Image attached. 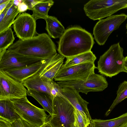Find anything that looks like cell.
<instances>
[{
    "label": "cell",
    "mask_w": 127,
    "mask_h": 127,
    "mask_svg": "<svg viewBox=\"0 0 127 127\" xmlns=\"http://www.w3.org/2000/svg\"><path fill=\"white\" fill-rule=\"evenodd\" d=\"M0 127H12L11 123L7 120L0 117Z\"/></svg>",
    "instance_id": "obj_32"
},
{
    "label": "cell",
    "mask_w": 127,
    "mask_h": 127,
    "mask_svg": "<svg viewBox=\"0 0 127 127\" xmlns=\"http://www.w3.org/2000/svg\"><path fill=\"white\" fill-rule=\"evenodd\" d=\"M36 20L32 15L26 12L20 13L13 24V28L19 39L31 38L38 35L36 32Z\"/></svg>",
    "instance_id": "obj_12"
},
{
    "label": "cell",
    "mask_w": 127,
    "mask_h": 127,
    "mask_svg": "<svg viewBox=\"0 0 127 127\" xmlns=\"http://www.w3.org/2000/svg\"><path fill=\"white\" fill-rule=\"evenodd\" d=\"M46 59L25 67L3 71L14 79L22 82L25 79L38 73Z\"/></svg>",
    "instance_id": "obj_16"
},
{
    "label": "cell",
    "mask_w": 127,
    "mask_h": 127,
    "mask_svg": "<svg viewBox=\"0 0 127 127\" xmlns=\"http://www.w3.org/2000/svg\"><path fill=\"white\" fill-rule=\"evenodd\" d=\"M94 43L91 33L80 27L74 26L65 30L60 38L57 50L67 59L91 51Z\"/></svg>",
    "instance_id": "obj_1"
},
{
    "label": "cell",
    "mask_w": 127,
    "mask_h": 127,
    "mask_svg": "<svg viewBox=\"0 0 127 127\" xmlns=\"http://www.w3.org/2000/svg\"><path fill=\"white\" fill-rule=\"evenodd\" d=\"M127 8V0H91L84 5L86 15L93 20L107 17Z\"/></svg>",
    "instance_id": "obj_4"
},
{
    "label": "cell",
    "mask_w": 127,
    "mask_h": 127,
    "mask_svg": "<svg viewBox=\"0 0 127 127\" xmlns=\"http://www.w3.org/2000/svg\"><path fill=\"white\" fill-rule=\"evenodd\" d=\"M54 82L53 80H49L40 77L37 73L25 79L22 83L28 90L45 93L51 95Z\"/></svg>",
    "instance_id": "obj_15"
},
{
    "label": "cell",
    "mask_w": 127,
    "mask_h": 127,
    "mask_svg": "<svg viewBox=\"0 0 127 127\" xmlns=\"http://www.w3.org/2000/svg\"><path fill=\"white\" fill-rule=\"evenodd\" d=\"M62 88L59 85L54 81L53 87L51 92V95L54 97L57 96L64 97L62 93Z\"/></svg>",
    "instance_id": "obj_27"
},
{
    "label": "cell",
    "mask_w": 127,
    "mask_h": 127,
    "mask_svg": "<svg viewBox=\"0 0 127 127\" xmlns=\"http://www.w3.org/2000/svg\"><path fill=\"white\" fill-rule=\"evenodd\" d=\"M0 117L11 124L16 120L22 119L16 112L15 105L12 100H0Z\"/></svg>",
    "instance_id": "obj_17"
},
{
    "label": "cell",
    "mask_w": 127,
    "mask_h": 127,
    "mask_svg": "<svg viewBox=\"0 0 127 127\" xmlns=\"http://www.w3.org/2000/svg\"><path fill=\"white\" fill-rule=\"evenodd\" d=\"M126 27L127 29V24L126 25ZM126 33L127 34V32Z\"/></svg>",
    "instance_id": "obj_41"
},
{
    "label": "cell",
    "mask_w": 127,
    "mask_h": 127,
    "mask_svg": "<svg viewBox=\"0 0 127 127\" xmlns=\"http://www.w3.org/2000/svg\"><path fill=\"white\" fill-rule=\"evenodd\" d=\"M123 72L127 73V56L124 58Z\"/></svg>",
    "instance_id": "obj_34"
},
{
    "label": "cell",
    "mask_w": 127,
    "mask_h": 127,
    "mask_svg": "<svg viewBox=\"0 0 127 127\" xmlns=\"http://www.w3.org/2000/svg\"><path fill=\"white\" fill-rule=\"evenodd\" d=\"M44 59H45L28 56L7 50L0 58V70L4 71L23 67Z\"/></svg>",
    "instance_id": "obj_11"
},
{
    "label": "cell",
    "mask_w": 127,
    "mask_h": 127,
    "mask_svg": "<svg viewBox=\"0 0 127 127\" xmlns=\"http://www.w3.org/2000/svg\"><path fill=\"white\" fill-rule=\"evenodd\" d=\"M8 50L45 59L49 58L57 53L55 43L46 33L39 34L28 39H19L11 45Z\"/></svg>",
    "instance_id": "obj_2"
},
{
    "label": "cell",
    "mask_w": 127,
    "mask_h": 127,
    "mask_svg": "<svg viewBox=\"0 0 127 127\" xmlns=\"http://www.w3.org/2000/svg\"><path fill=\"white\" fill-rule=\"evenodd\" d=\"M45 20L46 29L49 36L54 38H60L65 30L61 23L55 17L49 15Z\"/></svg>",
    "instance_id": "obj_19"
},
{
    "label": "cell",
    "mask_w": 127,
    "mask_h": 127,
    "mask_svg": "<svg viewBox=\"0 0 127 127\" xmlns=\"http://www.w3.org/2000/svg\"><path fill=\"white\" fill-rule=\"evenodd\" d=\"M11 124L12 127H35L22 119L17 120Z\"/></svg>",
    "instance_id": "obj_28"
},
{
    "label": "cell",
    "mask_w": 127,
    "mask_h": 127,
    "mask_svg": "<svg viewBox=\"0 0 127 127\" xmlns=\"http://www.w3.org/2000/svg\"><path fill=\"white\" fill-rule=\"evenodd\" d=\"M127 123V112L116 118L107 120H92L93 127H121Z\"/></svg>",
    "instance_id": "obj_20"
},
{
    "label": "cell",
    "mask_w": 127,
    "mask_h": 127,
    "mask_svg": "<svg viewBox=\"0 0 127 127\" xmlns=\"http://www.w3.org/2000/svg\"><path fill=\"white\" fill-rule=\"evenodd\" d=\"M73 127H78L75 121Z\"/></svg>",
    "instance_id": "obj_38"
},
{
    "label": "cell",
    "mask_w": 127,
    "mask_h": 127,
    "mask_svg": "<svg viewBox=\"0 0 127 127\" xmlns=\"http://www.w3.org/2000/svg\"><path fill=\"white\" fill-rule=\"evenodd\" d=\"M54 3L52 0H41L33 7L32 16L36 21L39 19L45 20L48 16L49 11Z\"/></svg>",
    "instance_id": "obj_21"
},
{
    "label": "cell",
    "mask_w": 127,
    "mask_h": 127,
    "mask_svg": "<svg viewBox=\"0 0 127 127\" xmlns=\"http://www.w3.org/2000/svg\"><path fill=\"white\" fill-rule=\"evenodd\" d=\"M117 96L113 103L106 112L105 115L108 116L116 106L127 98V81H124L120 84L117 92Z\"/></svg>",
    "instance_id": "obj_25"
},
{
    "label": "cell",
    "mask_w": 127,
    "mask_h": 127,
    "mask_svg": "<svg viewBox=\"0 0 127 127\" xmlns=\"http://www.w3.org/2000/svg\"><path fill=\"white\" fill-rule=\"evenodd\" d=\"M121 127H127V123Z\"/></svg>",
    "instance_id": "obj_39"
},
{
    "label": "cell",
    "mask_w": 127,
    "mask_h": 127,
    "mask_svg": "<svg viewBox=\"0 0 127 127\" xmlns=\"http://www.w3.org/2000/svg\"><path fill=\"white\" fill-rule=\"evenodd\" d=\"M74 113L75 122L78 127H87L90 124V122L86 120L80 113L75 108Z\"/></svg>",
    "instance_id": "obj_26"
},
{
    "label": "cell",
    "mask_w": 127,
    "mask_h": 127,
    "mask_svg": "<svg viewBox=\"0 0 127 127\" xmlns=\"http://www.w3.org/2000/svg\"><path fill=\"white\" fill-rule=\"evenodd\" d=\"M10 0H7L6 2L0 4V14H1L5 8L9 3Z\"/></svg>",
    "instance_id": "obj_33"
},
{
    "label": "cell",
    "mask_w": 127,
    "mask_h": 127,
    "mask_svg": "<svg viewBox=\"0 0 127 127\" xmlns=\"http://www.w3.org/2000/svg\"><path fill=\"white\" fill-rule=\"evenodd\" d=\"M17 7L20 13H24L28 9V6L24 1L23 0H22V1L19 4Z\"/></svg>",
    "instance_id": "obj_30"
},
{
    "label": "cell",
    "mask_w": 127,
    "mask_h": 127,
    "mask_svg": "<svg viewBox=\"0 0 127 127\" xmlns=\"http://www.w3.org/2000/svg\"><path fill=\"white\" fill-rule=\"evenodd\" d=\"M19 13V12L17 6L13 3L0 23V33L11 28L13 24L15 18Z\"/></svg>",
    "instance_id": "obj_23"
},
{
    "label": "cell",
    "mask_w": 127,
    "mask_h": 127,
    "mask_svg": "<svg viewBox=\"0 0 127 127\" xmlns=\"http://www.w3.org/2000/svg\"><path fill=\"white\" fill-rule=\"evenodd\" d=\"M27 95V90L22 82L0 70V100L21 99Z\"/></svg>",
    "instance_id": "obj_9"
},
{
    "label": "cell",
    "mask_w": 127,
    "mask_h": 127,
    "mask_svg": "<svg viewBox=\"0 0 127 127\" xmlns=\"http://www.w3.org/2000/svg\"><path fill=\"white\" fill-rule=\"evenodd\" d=\"M22 1V0H13V3L16 6H18L19 4Z\"/></svg>",
    "instance_id": "obj_36"
},
{
    "label": "cell",
    "mask_w": 127,
    "mask_h": 127,
    "mask_svg": "<svg viewBox=\"0 0 127 127\" xmlns=\"http://www.w3.org/2000/svg\"><path fill=\"white\" fill-rule=\"evenodd\" d=\"M27 95L33 98L48 112L51 116L53 112V101L54 97L45 93L27 90Z\"/></svg>",
    "instance_id": "obj_18"
},
{
    "label": "cell",
    "mask_w": 127,
    "mask_h": 127,
    "mask_svg": "<svg viewBox=\"0 0 127 127\" xmlns=\"http://www.w3.org/2000/svg\"><path fill=\"white\" fill-rule=\"evenodd\" d=\"M41 0H23L24 1L27 5L28 10H32L33 7Z\"/></svg>",
    "instance_id": "obj_29"
},
{
    "label": "cell",
    "mask_w": 127,
    "mask_h": 127,
    "mask_svg": "<svg viewBox=\"0 0 127 127\" xmlns=\"http://www.w3.org/2000/svg\"><path fill=\"white\" fill-rule=\"evenodd\" d=\"M13 4V0H10L8 5L2 12L0 14V23L1 22L5 15L7 11Z\"/></svg>",
    "instance_id": "obj_31"
},
{
    "label": "cell",
    "mask_w": 127,
    "mask_h": 127,
    "mask_svg": "<svg viewBox=\"0 0 127 127\" xmlns=\"http://www.w3.org/2000/svg\"><path fill=\"white\" fill-rule=\"evenodd\" d=\"M39 127H53L47 121Z\"/></svg>",
    "instance_id": "obj_35"
},
{
    "label": "cell",
    "mask_w": 127,
    "mask_h": 127,
    "mask_svg": "<svg viewBox=\"0 0 127 127\" xmlns=\"http://www.w3.org/2000/svg\"><path fill=\"white\" fill-rule=\"evenodd\" d=\"M62 87L72 88L79 92L87 94L90 92L103 91L108 87L106 78L102 75L94 73L86 80H76L58 81Z\"/></svg>",
    "instance_id": "obj_7"
},
{
    "label": "cell",
    "mask_w": 127,
    "mask_h": 127,
    "mask_svg": "<svg viewBox=\"0 0 127 127\" xmlns=\"http://www.w3.org/2000/svg\"><path fill=\"white\" fill-rule=\"evenodd\" d=\"M123 51L119 42L111 45L100 57L97 67L98 72L111 78L123 72L125 58Z\"/></svg>",
    "instance_id": "obj_3"
},
{
    "label": "cell",
    "mask_w": 127,
    "mask_h": 127,
    "mask_svg": "<svg viewBox=\"0 0 127 127\" xmlns=\"http://www.w3.org/2000/svg\"><path fill=\"white\" fill-rule=\"evenodd\" d=\"M65 57L57 53L47 59L38 73L41 77L48 80H53L55 75L63 64Z\"/></svg>",
    "instance_id": "obj_14"
},
{
    "label": "cell",
    "mask_w": 127,
    "mask_h": 127,
    "mask_svg": "<svg viewBox=\"0 0 127 127\" xmlns=\"http://www.w3.org/2000/svg\"><path fill=\"white\" fill-rule=\"evenodd\" d=\"M96 59L91 51L66 59L63 64L65 67L87 63H94Z\"/></svg>",
    "instance_id": "obj_22"
},
{
    "label": "cell",
    "mask_w": 127,
    "mask_h": 127,
    "mask_svg": "<svg viewBox=\"0 0 127 127\" xmlns=\"http://www.w3.org/2000/svg\"><path fill=\"white\" fill-rule=\"evenodd\" d=\"M75 108L64 97L57 96L53 101L52 116L47 120L53 127H73L75 121Z\"/></svg>",
    "instance_id": "obj_5"
},
{
    "label": "cell",
    "mask_w": 127,
    "mask_h": 127,
    "mask_svg": "<svg viewBox=\"0 0 127 127\" xmlns=\"http://www.w3.org/2000/svg\"><path fill=\"white\" fill-rule=\"evenodd\" d=\"M127 18V15L122 13L99 20L93 31L95 39L97 44L100 45L104 44L111 33L118 29Z\"/></svg>",
    "instance_id": "obj_8"
},
{
    "label": "cell",
    "mask_w": 127,
    "mask_h": 127,
    "mask_svg": "<svg viewBox=\"0 0 127 127\" xmlns=\"http://www.w3.org/2000/svg\"><path fill=\"white\" fill-rule=\"evenodd\" d=\"M97 68L94 63H89L65 67L61 66L54 79L58 81L86 80Z\"/></svg>",
    "instance_id": "obj_10"
},
{
    "label": "cell",
    "mask_w": 127,
    "mask_h": 127,
    "mask_svg": "<svg viewBox=\"0 0 127 127\" xmlns=\"http://www.w3.org/2000/svg\"><path fill=\"white\" fill-rule=\"evenodd\" d=\"M12 101L22 119L35 127H40L46 121L48 117L44 110L33 104L27 97Z\"/></svg>",
    "instance_id": "obj_6"
},
{
    "label": "cell",
    "mask_w": 127,
    "mask_h": 127,
    "mask_svg": "<svg viewBox=\"0 0 127 127\" xmlns=\"http://www.w3.org/2000/svg\"><path fill=\"white\" fill-rule=\"evenodd\" d=\"M7 0H0V4L7 1Z\"/></svg>",
    "instance_id": "obj_37"
},
{
    "label": "cell",
    "mask_w": 127,
    "mask_h": 127,
    "mask_svg": "<svg viewBox=\"0 0 127 127\" xmlns=\"http://www.w3.org/2000/svg\"><path fill=\"white\" fill-rule=\"evenodd\" d=\"M62 93L64 97L93 125L92 119L88 108L89 103L81 97L79 92L72 88L63 87L62 88Z\"/></svg>",
    "instance_id": "obj_13"
},
{
    "label": "cell",
    "mask_w": 127,
    "mask_h": 127,
    "mask_svg": "<svg viewBox=\"0 0 127 127\" xmlns=\"http://www.w3.org/2000/svg\"><path fill=\"white\" fill-rule=\"evenodd\" d=\"M87 127H93V126L91 124H90Z\"/></svg>",
    "instance_id": "obj_40"
},
{
    "label": "cell",
    "mask_w": 127,
    "mask_h": 127,
    "mask_svg": "<svg viewBox=\"0 0 127 127\" xmlns=\"http://www.w3.org/2000/svg\"><path fill=\"white\" fill-rule=\"evenodd\" d=\"M14 39L13 32L11 28L0 33V58L13 44Z\"/></svg>",
    "instance_id": "obj_24"
}]
</instances>
